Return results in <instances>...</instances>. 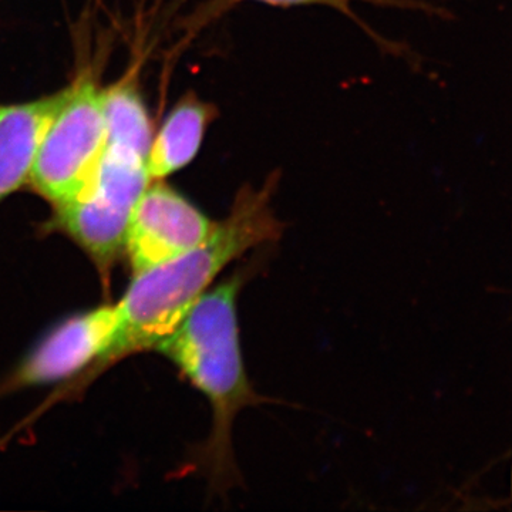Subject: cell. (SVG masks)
<instances>
[{"instance_id": "277c9868", "label": "cell", "mask_w": 512, "mask_h": 512, "mask_svg": "<svg viewBox=\"0 0 512 512\" xmlns=\"http://www.w3.org/2000/svg\"><path fill=\"white\" fill-rule=\"evenodd\" d=\"M104 89L94 80L72 84L47 128L29 184L53 207L73 200L93 177L106 146Z\"/></svg>"}, {"instance_id": "8992f818", "label": "cell", "mask_w": 512, "mask_h": 512, "mask_svg": "<svg viewBox=\"0 0 512 512\" xmlns=\"http://www.w3.org/2000/svg\"><path fill=\"white\" fill-rule=\"evenodd\" d=\"M119 326L116 305H101L55 326L25 357L2 392L47 386L83 375L109 350Z\"/></svg>"}, {"instance_id": "7a4b0ae2", "label": "cell", "mask_w": 512, "mask_h": 512, "mask_svg": "<svg viewBox=\"0 0 512 512\" xmlns=\"http://www.w3.org/2000/svg\"><path fill=\"white\" fill-rule=\"evenodd\" d=\"M249 269L235 271L215 288L208 289L190 312L156 346L208 400L212 430L197 458L212 490L225 493L241 483L232 450V424L245 407L272 403L249 382L237 313V298L247 282Z\"/></svg>"}, {"instance_id": "9c48e42d", "label": "cell", "mask_w": 512, "mask_h": 512, "mask_svg": "<svg viewBox=\"0 0 512 512\" xmlns=\"http://www.w3.org/2000/svg\"><path fill=\"white\" fill-rule=\"evenodd\" d=\"M245 2V0H221L224 8L235 5V3ZM249 2L264 3V5L275 6V8H295V6H326L338 10L339 13L345 15L346 18L352 19L356 25L366 30L367 35L375 39L380 46L384 47L387 52H393L394 49H399L396 45H392L389 40L383 39L382 36L377 35L375 30L369 28L363 19H360L353 10V3L366 2L372 3L377 6H390V8L414 9L421 10V12L433 13V15L446 16V10L436 8V6L429 5V3L420 2V0H249ZM400 50V49H399Z\"/></svg>"}, {"instance_id": "3957f363", "label": "cell", "mask_w": 512, "mask_h": 512, "mask_svg": "<svg viewBox=\"0 0 512 512\" xmlns=\"http://www.w3.org/2000/svg\"><path fill=\"white\" fill-rule=\"evenodd\" d=\"M104 114L106 146L99 165L73 200L55 207L47 228L76 242L107 284L123 254L131 215L151 183L147 158L153 134L133 83L104 90Z\"/></svg>"}, {"instance_id": "52a82bcc", "label": "cell", "mask_w": 512, "mask_h": 512, "mask_svg": "<svg viewBox=\"0 0 512 512\" xmlns=\"http://www.w3.org/2000/svg\"><path fill=\"white\" fill-rule=\"evenodd\" d=\"M69 89L28 103L0 104V204L29 183L37 151Z\"/></svg>"}, {"instance_id": "ba28073f", "label": "cell", "mask_w": 512, "mask_h": 512, "mask_svg": "<svg viewBox=\"0 0 512 512\" xmlns=\"http://www.w3.org/2000/svg\"><path fill=\"white\" fill-rule=\"evenodd\" d=\"M217 117V107L205 103L195 93L178 101L151 141L147 158L151 181L164 180L187 167L200 153L208 127Z\"/></svg>"}, {"instance_id": "6da1fadb", "label": "cell", "mask_w": 512, "mask_h": 512, "mask_svg": "<svg viewBox=\"0 0 512 512\" xmlns=\"http://www.w3.org/2000/svg\"><path fill=\"white\" fill-rule=\"evenodd\" d=\"M279 175L275 171L259 188L244 185L227 218L197 247L134 275L116 303L119 326L113 342L83 373L86 382L124 357L156 349L231 262L282 237L285 225L272 207Z\"/></svg>"}, {"instance_id": "5b68a950", "label": "cell", "mask_w": 512, "mask_h": 512, "mask_svg": "<svg viewBox=\"0 0 512 512\" xmlns=\"http://www.w3.org/2000/svg\"><path fill=\"white\" fill-rule=\"evenodd\" d=\"M215 224L163 180L151 181L131 215L124 241L131 272L140 274L190 251Z\"/></svg>"}]
</instances>
